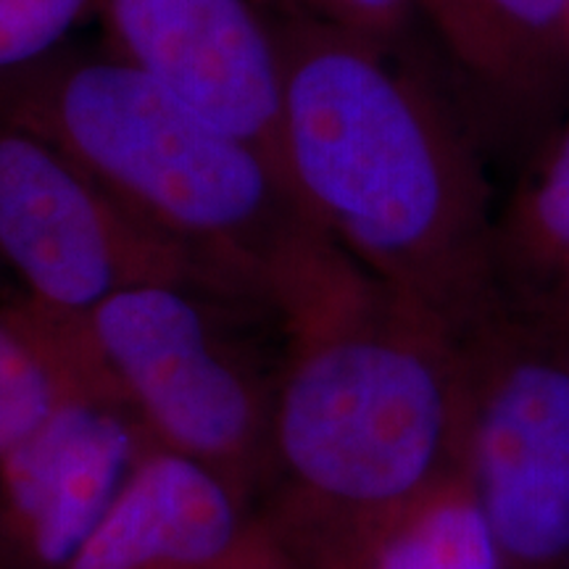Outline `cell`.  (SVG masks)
Wrapping results in <instances>:
<instances>
[{
  "instance_id": "1",
  "label": "cell",
  "mask_w": 569,
  "mask_h": 569,
  "mask_svg": "<svg viewBox=\"0 0 569 569\" xmlns=\"http://www.w3.org/2000/svg\"><path fill=\"white\" fill-rule=\"evenodd\" d=\"M264 13L282 71L284 167L306 213L461 340L509 317L486 163L443 92L403 56L282 0Z\"/></svg>"
},
{
  "instance_id": "2",
  "label": "cell",
  "mask_w": 569,
  "mask_h": 569,
  "mask_svg": "<svg viewBox=\"0 0 569 569\" xmlns=\"http://www.w3.org/2000/svg\"><path fill=\"white\" fill-rule=\"evenodd\" d=\"M282 327L288 353L259 519L301 569L461 472L467 343L353 259Z\"/></svg>"
},
{
  "instance_id": "3",
  "label": "cell",
  "mask_w": 569,
  "mask_h": 569,
  "mask_svg": "<svg viewBox=\"0 0 569 569\" xmlns=\"http://www.w3.org/2000/svg\"><path fill=\"white\" fill-rule=\"evenodd\" d=\"M0 122L74 159L232 301L280 322L351 261L264 153L106 48L0 74Z\"/></svg>"
},
{
  "instance_id": "4",
  "label": "cell",
  "mask_w": 569,
  "mask_h": 569,
  "mask_svg": "<svg viewBox=\"0 0 569 569\" xmlns=\"http://www.w3.org/2000/svg\"><path fill=\"white\" fill-rule=\"evenodd\" d=\"M17 301L63 386L119 407L148 446L203 465L248 501L264 493L274 386L224 330L211 296L148 284L80 315Z\"/></svg>"
},
{
  "instance_id": "5",
  "label": "cell",
  "mask_w": 569,
  "mask_h": 569,
  "mask_svg": "<svg viewBox=\"0 0 569 569\" xmlns=\"http://www.w3.org/2000/svg\"><path fill=\"white\" fill-rule=\"evenodd\" d=\"M465 343L461 469L507 569H569V348L515 317Z\"/></svg>"
},
{
  "instance_id": "6",
  "label": "cell",
  "mask_w": 569,
  "mask_h": 569,
  "mask_svg": "<svg viewBox=\"0 0 569 569\" xmlns=\"http://www.w3.org/2000/svg\"><path fill=\"white\" fill-rule=\"evenodd\" d=\"M0 264L27 298L80 315L124 290H227L167 234L142 222L90 172L38 134L0 122Z\"/></svg>"
},
{
  "instance_id": "7",
  "label": "cell",
  "mask_w": 569,
  "mask_h": 569,
  "mask_svg": "<svg viewBox=\"0 0 569 569\" xmlns=\"http://www.w3.org/2000/svg\"><path fill=\"white\" fill-rule=\"evenodd\" d=\"M98 19L106 51L264 153L290 182L280 56L264 9L253 0H101Z\"/></svg>"
},
{
  "instance_id": "8",
  "label": "cell",
  "mask_w": 569,
  "mask_h": 569,
  "mask_svg": "<svg viewBox=\"0 0 569 569\" xmlns=\"http://www.w3.org/2000/svg\"><path fill=\"white\" fill-rule=\"evenodd\" d=\"M146 448L122 409L61 382L46 419L0 457V569H63Z\"/></svg>"
},
{
  "instance_id": "9",
  "label": "cell",
  "mask_w": 569,
  "mask_h": 569,
  "mask_svg": "<svg viewBox=\"0 0 569 569\" xmlns=\"http://www.w3.org/2000/svg\"><path fill=\"white\" fill-rule=\"evenodd\" d=\"M261 532L259 511L230 482L148 446L63 569H219Z\"/></svg>"
},
{
  "instance_id": "10",
  "label": "cell",
  "mask_w": 569,
  "mask_h": 569,
  "mask_svg": "<svg viewBox=\"0 0 569 569\" xmlns=\"http://www.w3.org/2000/svg\"><path fill=\"white\" fill-rule=\"evenodd\" d=\"M422 19L501 106L543 111L569 88V0H422Z\"/></svg>"
},
{
  "instance_id": "11",
  "label": "cell",
  "mask_w": 569,
  "mask_h": 569,
  "mask_svg": "<svg viewBox=\"0 0 569 569\" xmlns=\"http://www.w3.org/2000/svg\"><path fill=\"white\" fill-rule=\"evenodd\" d=\"M493 256L509 317L569 348V122L540 142L496 209Z\"/></svg>"
},
{
  "instance_id": "12",
  "label": "cell",
  "mask_w": 569,
  "mask_h": 569,
  "mask_svg": "<svg viewBox=\"0 0 569 569\" xmlns=\"http://www.w3.org/2000/svg\"><path fill=\"white\" fill-rule=\"evenodd\" d=\"M301 569H507L465 469L369 519Z\"/></svg>"
},
{
  "instance_id": "13",
  "label": "cell",
  "mask_w": 569,
  "mask_h": 569,
  "mask_svg": "<svg viewBox=\"0 0 569 569\" xmlns=\"http://www.w3.org/2000/svg\"><path fill=\"white\" fill-rule=\"evenodd\" d=\"M59 396L61 377L13 298L0 306V457L30 436Z\"/></svg>"
},
{
  "instance_id": "14",
  "label": "cell",
  "mask_w": 569,
  "mask_h": 569,
  "mask_svg": "<svg viewBox=\"0 0 569 569\" xmlns=\"http://www.w3.org/2000/svg\"><path fill=\"white\" fill-rule=\"evenodd\" d=\"M101 13V0H0V74L32 67L69 46Z\"/></svg>"
},
{
  "instance_id": "15",
  "label": "cell",
  "mask_w": 569,
  "mask_h": 569,
  "mask_svg": "<svg viewBox=\"0 0 569 569\" xmlns=\"http://www.w3.org/2000/svg\"><path fill=\"white\" fill-rule=\"evenodd\" d=\"M303 17L351 38L403 56V42L422 19V0H282Z\"/></svg>"
},
{
  "instance_id": "16",
  "label": "cell",
  "mask_w": 569,
  "mask_h": 569,
  "mask_svg": "<svg viewBox=\"0 0 569 569\" xmlns=\"http://www.w3.org/2000/svg\"><path fill=\"white\" fill-rule=\"evenodd\" d=\"M219 569H296V567L290 565L288 557H284L280 546L274 543V538L269 536L264 528V532H261V536L256 538L238 559H232L230 565Z\"/></svg>"
}]
</instances>
